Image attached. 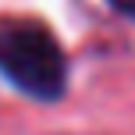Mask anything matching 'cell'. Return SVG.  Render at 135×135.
<instances>
[{
	"label": "cell",
	"instance_id": "6da1fadb",
	"mask_svg": "<svg viewBox=\"0 0 135 135\" xmlns=\"http://www.w3.org/2000/svg\"><path fill=\"white\" fill-rule=\"evenodd\" d=\"M0 75L32 100H61L68 61L43 21H0Z\"/></svg>",
	"mask_w": 135,
	"mask_h": 135
},
{
	"label": "cell",
	"instance_id": "7a4b0ae2",
	"mask_svg": "<svg viewBox=\"0 0 135 135\" xmlns=\"http://www.w3.org/2000/svg\"><path fill=\"white\" fill-rule=\"evenodd\" d=\"M110 7H114V11H121L124 18L135 21V0H110Z\"/></svg>",
	"mask_w": 135,
	"mask_h": 135
}]
</instances>
